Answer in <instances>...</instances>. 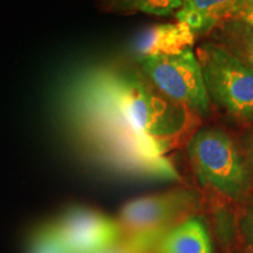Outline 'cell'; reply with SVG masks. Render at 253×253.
<instances>
[{"instance_id":"cell-3","label":"cell","mask_w":253,"mask_h":253,"mask_svg":"<svg viewBox=\"0 0 253 253\" xmlns=\"http://www.w3.org/2000/svg\"><path fill=\"white\" fill-rule=\"evenodd\" d=\"M188 156L196 178L205 188L239 201L248 194L250 169L232 137L218 126H204L191 135Z\"/></svg>"},{"instance_id":"cell-6","label":"cell","mask_w":253,"mask_h":253,"mask_svg":"<svg viewBox=\"0 0 253 253\" xmlns=\"http://www.w3.org/2000/svg\"><path fill=\"white\" fill-rule=\"evenodd\" d=\"M140 71L163 96L197 116L210 113L211 102L194 49L171 56L134 58Z\"/></svg>"},{"instance_id":"cell-7","label":"cell","mask_w":253,"mask_h":253,"mask_svg":"<svg viewBox=\"0 0 253 253\" xmlns=\"http://www.w3.org/2000/svg\"><path fill=\"white\" fill-rule=\"evenodd\" d=\"M196 34L188 25L176 23L157 24L145 28L132 43L134 58L142 56H171L191 49Z\"/></svg>"},{"instance_id":"cell-1","label":"cell","mask_w":253,"mask_h":253,"mask_svg":"<svg viewBox=\"0 0 253 253\" xmlns=\"http://www.w3.org/2000/svg\"><path fill=\"white\" fill-rule=\"evenodd\" d=\"M61 110L74 144L95 166L130 178H181L167 154L191 132L197 115L163 96L134 61L78 72Z\"/></svg>"},{"instance_id":"cell-11","label":"cell","mask_w":253,"mask_h":253,"mask_svg":"<svg viewBox=\"0 0 253 253\" xmlns=\"http://www.w3.org/2000/svg\"><path fill=\"white\" fill-rule=\"evenodd\" d=\"M183 0H97L103 12L118 14L144 13L166 17L176 13Z\"/></svg>"},{"instance_id":"cell-10","label":"cell","mask_w":253,"mask_h":253,"mask_svg":"<svg viewBox=\"0 0 253 253\" xmlns=\"http://www.w3.org/2000/svg\"><path fill=\"white\" fill-rule=\"evenodd\" d=\"M211 41L253 69V25L232 18L209 33Z\"/></svg>"},{"instance_id":"cell-13","label":"cell","mask_w":253,"mask_h":253,"mask_svg":"<svg viewBox=\"0 0 253 253\" xmlns=\"http://www.w3.org/2000/svg\"><path fill=\"white\" fill-rule=\"evenodd\" d=\"M237 18L243 19V20L248 21V23L253 25V0H251V1L246 5V7L240 12Z\"/></svg>"},{"instance_id":"cell-12","label":"cell","mask_w":253,"mask_h":253,"mask_svg":"<svg viewBox=\"0 0 253 253\" xmlns=\"http://www.w3.org/2000/svg\"><path fill=\"white\" fill-rule=\"evenodd\" d=\"M240 231L246 244L253 249V194L249 198L240 218Z\"/></svg>"},{"instance_id":"cell-2","label":"cell","mask_w":253,"mask_h":253,"mask_svg":"<svg viewBox=\"0 0 253 253\" xmlns=\"http://www.w3.org/2000/svg\"><path fill=\"white\" fill-rule=\"evenodd\" d=\"M122 239L116 219L84 205H72L28 233L24 253H97Z\"/></svg>"},{"instance_id":"cell-8","label":"cell","mask_w":253,"mask_h":253,"mask_svg":"<svg viewBox=\"0 0 253 253\" xmlns=\"http://www.w3.org/2000/svg\"><path fill=\"white\" fill-rule=\"evenodd\" d=\"M251 0H183L176 12L177 21L197 34H209L232 18H237Z\"/></svg>"},{"instance_id":"cell-14","label":"cell","mask_w":253,"mask_h":253,"mask_svg":"<svg viewBox=\"0 0 253 253\" xmlns=\"http://www.w3.org/2000/svg\"><path fill=\"white\" fill-rule=\"evenodd\" d=\"M248 155H249V163H250V168H251L252 172H253V135L250 137V142H249V147H248Z\"/></svg>"},{"instance_id":"cell-5","label":"cell","mask_w":253,"mask_h":253,"mask_svg":"<svg viewBox=\"0 0 253 253\" xmlns=\"http://www.w3.org/2000/svg\"><path fill=\"white\" fill-rule=\"evenodd\" d=\"M196 56L210 102L236 121L253 122V69L211 40Z\"/></svg>"},{"instance_id":"cell-4","label":"cell","mask_w":253,"mask_h":253,"mask_svg":"<svg viewBox=\"0 0 253 253\" xmlns=\"http://www.w3.org/2000/svg\"><path fill=\"white\" fill-rule=\"evenodd\" d=\"M196 207L197 197L189 190L131 199L123 205L116 219L122 240L138 253H150L158 239L184 220Z\"/></svg>"},{"instance_id":"cell-9","label":"cell","mask_w":253,"mask_h":253,"mask_svg":"<svg viewBox=\"0 0 253 253\" xmlns=\"http://www.w3.org/2000/svg\"><path fill=\"white\" fill-rule=\"evenodd\" d=\"M155 253H213L204 221L199 217H189L158 239Z\"/></svg>"}]
</instances>
